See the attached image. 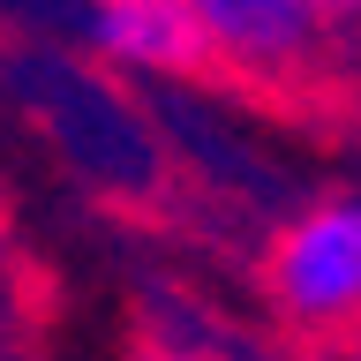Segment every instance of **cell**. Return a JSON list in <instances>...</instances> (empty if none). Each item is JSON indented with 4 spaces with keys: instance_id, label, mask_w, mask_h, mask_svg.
<instances>
[{
    "instance_id": "4",
    "label": "cell",
    "mask_w": 361,
    "mask_h": 361,
    "mask_svg": "<svg viewBox=\"0 0 361 361\" xmlns=\"http://www.w3.org/2000/svg\"><path fill=\"white\" fill-rule=\"evenodd\" d=\"M135 361H211V354H203V346H143Z\"/></svg>"
},
{
    "instance_id": "2",
    "label": "cell",
    "mask_w": 361,
    "mask_h": 361,
    "mask_svg": "<svg viewBox=\"0 0 361 361\" xmlns=\"http://www.w3.org/2000/svg\"><path fill=\"white\" fill-rule=\"evenodd\" d=\"M196 23L211 68H233L241 83H301L338 30L331 8L309 0H196Z\"/></svg>"
},
{
    "instance_id": "1",
    "label": "cell",
    "mask_w": 361,
    "mask_h": 361,
    "mask_svg": "<svg viewBox=\"0 0 361 361\" xmlns=\"http://www.w3.org/2000/svg\"><path fill=\"white\" fill-rule=\"evenodd\" d=\"M271 301L293 331H338L361 309V211L354 196H324L271 241Z\"/></svg>"
},
{
    "instance_id": "3",
    "label": "cell",
    "mask_w": 361,
    "mask_h": 361,
    "mask_svg": "<svg viewBox=\"0 0 361 361\" xmlns=\"http://www.w3.org/2000/svg\"><path fill=\"white\" fill-rule=\"evenodd\" d=\"M68 23L83 30V45L98 61L135 68V75H196V68H211L196 0H98V8H83Z\"/></svg>"
}]
</instances>
